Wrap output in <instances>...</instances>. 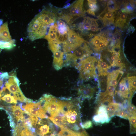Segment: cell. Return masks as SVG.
<instances>
[{
	"label": "cell",
	"mask_w": 136,
	"mask_h": 136,
	"mask_svg": "<svg viewBox=\"0 0 136 136\" xmlns=\"http://www.w3.org/2000/svg\"><path fill=\"white\" fill-rule=\"evenodd\" d=\"M84 0H78L67 4L62 8H53L56 18L61 19L71 26L76 20L84 16L86 12L83 7Z\"/></svg>",
	"instance_id": "cell-1"
},
{
	"label": "cell",
	"mask_w": 136,
	"mask_h": 136,
	"mask_svg": "<svg viewBox=\"0 0 136 136\" xmlns=\"http://www.w3.org/2000/svg\"><path fill=\"white\" fill-rule=\"evenodd\" d=\"M98 61L94 57L89 56L78 62L75 66L80 72V79L86 81L96 77V65Z\"/></svg>",
	"instance_id": "cell-2"
},
{
	"label": "cell",
	"mask_w": 136,
	"mask_h": 136,
	"mask_svg": "<svg viewBox=\"0 0 136 136\" xmlns=\"http://www.w3.org/2000/svg\"><path fill=\"white\" fill-rule=\"evenodd\" d=\"M50 26L37 15L29 23L27 28L28 37L32 41L44 37Z\"/></svg>",
	"instance_id": "cell-3"
},
{
	"label": "cell",
	"mask_w": 136,
	"mask_h": 136,
	"mask_svg": "<svg viewBox=\"0 0 136 136\" xmlns=\"http://www.w3.org/2000/svg\"><path fill=\"white\" fill-rule=\"evenodd\" d=\"M86 42L74 52L64 53L63 66H75L78 60H82L93 53L92 51Z\"/></svg>",
	"instance_id": "cell-4"
},
{
	"label": "cell",
	"mask_w": 136,
	"mask_h": 136,
	"mask_svg": "<svg viewBox=\"0 0 136 136\" xmlns=\"http://www.w3.org/2000/svg\"><path fill=\"white\" fill-rule=\"evenodd\" d=\"M86 41L74 30L68 27L67 37L62 44V49L64 54L73 52L80 47Z\"/></svg>",
	"instance_id": "cell-5"
},
{
	"label": "cell",
	"mask_w": 136,
	"mask_h": 136,
	"mask_svg": "<svg viewBox=\"0 0 136 136\" xmlns=\"http://www.w3.org/2000/svg\"><path fill=\"white\" fill-rule=\"evenodd\" d=\"M5 85L6 88L13 94L14 97L17 100L21 101H28L23 94L19 87V81L15 76V74L13 73L9 76Z\"/></svg>",
	"instance_id": "cell-6"
},
{
	"label": "cell",
	"mask_w": 136,
	"mask_h": 136,
	"mask_svg": "<svg viewBox=\"0 0 136 136\" xmlns=\"http://www.w3.org/2000/svg\"><path fill=\"white\" fill-rule=\"evenodd\" d=\"M8 23L6 22L0 27V48L11 50L14 46L9 30Z\"/></svg>",
	"instance_id": "cell-7"
},
{
	"label": "cell",
	"mask_w": 136,
	"mask_h": 136,
	"mask_svg": "<svg viewBox=\"0 0 136 136\" xmlns=\"http://www.w3.org/2000/svg\"><path fill=\"white\" fill-rule=\"evenodd\" d=\"M24 108L26 112L31 116L38 117L41 119L48 118L39 101L36 103H28L24 106Z\"/></svg>",
	"instance_id": "cell-8"
},
{
	"label": "cell",
	"mask_w": 136,
	"mask_h": 136,
	"mask_svg": "<svg viewBox=\"0 0 136 136\" xmlns=\"http://www.w3.org/2000/svg\"><path fill=\"white\" fill-rule=\"evenodd\" d=\"M56 19L57 26V41L61 45L67 39L69 25L63 20L58 18Z\"/></svg>",
	"instance_id": "cell-9"
},
{
	"label": "cell",
	"mask_w": 136,
	"mask_h": 136,
	"mask_svg": "<svg viewBox=\"0 0 136 136\" xmlns=\"http://www.w3.org/2000/svg\"><path fill=\"white\" fill-rule=\"evenodd\" d=\"M97 114L93 117L92 120L95 123L103 124L108 123L110 121L106 108V105L101 104L97 109Z\"/></svg>",
	"instance_id": "cell-10"
},
{
	"label": "cell",
	"mask_w": 136,
	"mask_h": 136,
	"mask_svg": "<svg viewBox=\"0 0 136 136\" xmlns=\"http://www.w3.org/2000/svg\"><path fill=\"white\" fill-rule=\"evenodd\" d=\"M57 24L56 21L50 26L47 34L44 37L48 41L49 46L60 45L57 41Z\"/></svg>",
	"instance_id": "cell-11"
},
{
	"label": "cell",
	"mask_w": 136,
	"mask_h": 136,
	"mask_svg": "<svg viewBox=\"0 0 136 136\" xmlns=\"http://www.w3.org/2000/svg\"><path fill=\"white\" fill-rule=\"evenodd\" d=\"M123 73V72L117 70L113 71L108 74L107 76V86H111L116 88Z\"/></svg>",
	"instance_id": "cell-12"
},
{
	"label": "cell",
	"mask_w": 136,
	"mask_h": 136,
	"mask_svg": "<svg viewBox=\"0 0 136 136\" xmlns=\"http://www.w3.org/2000/svg\"><path fill=\"white\" fill-rule=\"evenodd\" d=\"M95 90L94 87H91L89 85H82L78 89V94L83 98L90 99L93 96Z\"/></svg>",
	"instance_id": "cell-13"
},
{
	"label": "cell",
	"mask_w": 136,
	"mask_h": 136,
	"mask_svg": "<svg viewBox=\"0 0 136 136\" xmlns=\"http://www.w3.org/2000/svg\"><path fill=\"white\" fill-rule=\"evenodd\" d=\"M98 17L105 26L113 23L115 20L113 12L109 11L106 8L99 15Z\"/></svg>",
	"instance_id": "cell-14"
},
{
	"label": "cell",
	"mask_w": 136,
	"mask_h": 136,
	"mask_svg": "<svg viewBox=\"0 0 136 136\" xmlns=\"http://www.w3.org/2000/svg\"><path fill=\"white\" fill-rule=\"evenodd\" d=\"M53 53V66L55 70H59L63 67L64 53L61 50L57 51Z\"/></svg>",
	"instance_id": "cell-15"
},
{
	"label": "cell",
	"mask_w": 136,
	"mask_h": 136,
	"mask_svg": "<svg viewBox=\"0 0 136 136\" xmlns=\"http://www.w3.org/2000/svg\"><path fill=\"white\" fill-rule=\"evenodd\" d=\"M127 14L122 9L118 12L115 22V27L123 29L125 26L127 21Z\"/></svg>",
	"instance_id": "cell-16"
},
{
	"label": "cell",
	"mask_w": 136,
	"mask_h": 136,
	"mask_svg": "<svg viewBox=\"0 0 136 136\" xmlns=\"http://www.w3.org/2000/svg\"><path fill=\"white\" fill-rule=\"evenodd\" d=\"M126 78L122 79L119 83V89L118 92L119 95L122 97L128 99L130 101L129 99V91L127 84H126Z\"/></svg>",
	"instance_id": "cell-17"
},
{
	"label": "cell",
	"mask_w": 136,
	"mask_h": 136,
	"mask_svg": "<svg viewBox=\"0 0 136 136\" xmlns=\"http://www.w3.org/2000/svg\"><path fill=\"white\" fill-rule=\"evenodd\" d=\"M97 67L99 76H105L108 74V64L102 58L98 61Z\"/></svg>",
	"instance_id": "cell-18"
},
{
	"label": "cell",
	"mask_w": 136,
	"mask_h": 136,
	"mask_svg": "<svg viewBox=\"0 0 136 136\" xmlns=\"http://www.w3.org/2000/svg\"><path fill=\"white\" fill-rule=\"evenodd\" d=\"M136 76L129 77L127 78V85L129 91V99L130 100L136 90Z\"/></svg>",
	"instance_id": "cell-19"
},
{
	"label": "cell",
	"mask_w": 136,
	"mask_h": 136,
	"mask_svg": "<svg viewBox=\"0 0 136 136\" xmlns=\"http://www.w3.org/2000/svg\"><path fill=\"white\" fill-rule=\"evenodd\" d=\"M109 109V111L108 114L109 117L111 119L115 115L116 113L121 108V104L116 103H111L107 105Z\"/></svg>",
	"instance_id": "cell-20"
},
{
	"label": "cell",
	"mask_w": 136,
	"mask_h": 136,
	"mask_svg": "<svg viewBox=\"0 0 136 136\" xmlns=\"http://www.w3.org/2000/svg\"><path fill=\"white\" fill-rule=\"evenodd\" d=\"M12 110L13 115L18 122L23 121L24 119V112L20 107L14 106L12 107Z\"/></svg>",
	"instance_id": "cell-21"
},
{
	"label": "cell",
	"mask_w": 136,
	"mask_h": 136,
	"mask_svg": "<svg viewBox=\"0 0 136 136\" xmlns=\"http://www.w3.org/2000/svg\"><path fill=\"white\" fill-rule=\"evenodd\" d=\"M130 126V132L131 134L136 133V115H129L128 117Z\"/></svg>",
	"instance_id": "cell-22"
},
{
	"label": "cell",
	"mask_w": 136,
	"mask_h": 136,
	"mask_svg": "<svg viewBox=\"0 0 136 136\" xmlns=\"http://www.w3.org/2000/svg\"><path fill=\"white\" fill-rule=\"evenodd\" d=\"M106 8L109 11L113 12L119 9V5L115 1L110 0L108 1Z\"/></svg>",
	"instance_id": "cell-23"
},
{
	"label": "cell",
	"mask_w": 136,
	"mask_h": 136,
	"mask_svg": "<svg viewBox=\"0 0 136 136\" xmlns=\"http://www.w3.org/2000/svg\"><path fill=\"white\" fill-rule=\"evenodd\" d=\"M103 36L97 35L95 36L89 42V44L94 48L95 50H97L99 44L101 41Z\"/></svg>",
	"instance_id": "cell-24"
},
{
	"label": "cell",
	"mask_w": 136,
	"mask_h": 136,
	"mask_svg": "<svg viewBox=\"0 0 136 136\" xmlns=\"http://www.w3.org/2000/svg\"><path fill=\"white\" fill-rule=\"evenodd\" d=\"M1 99L8 103L15 104L17 103V100L14 97L13 95H11V93L10 94H7L4 95L1 98Z\"/></svg>",
	"instance_id": "cell-25"
},
{
	"label": "cell",
	"mask_w": 136,
	"mask_h": 136,
	"mask_svg": "<svg viewBox=\"0 0 136 136\" xmlns=\"http://www.w3.org/2000/svg\"><path fill=\"white\" fill-rule=\"evenodd\" d=\"M125 110L121 109L116 113L115 115L124 119H128L129 114L127 110Z\"/></svg>",
	"instance_id": "cell-26"
},
{
	"label": "cell",
	"mask_w": 136,
	"mask_h": 136,
	"mask_svg": "<svg viewBox=\"0 0 136 136\" xmlns=\"http://www.w3.org/2000/svg\"><path fill=\"white\" fill-rule=\"evenodd\" d=\"M40 134L42 136L47 134L49 132V127L46 124L43 125L41 126L39 128Z\"/></svg>",
	"instance_id": "cell-27"
},
{
	"label": "cell",
	"mask_w": 136,
	"mask_h": 136,
	"mask_svg": "<svg viewBox=\"0 0 136 136\" xmlns=\"http://www.w3.org/2000/svg\"><path fill=\"white\" fill-rule=\"evenodd\" d=\"M109 42L107 38L103 36L101 41L98 45L97 50H99L106 46L108 44Z\"/></svg>",
	"instance_id": "cell-28"
},
{
	"label": "cell",
	"mask_w": 136,
	"mask_h": 136,
	"mask_svg": "<svg viewBox=\"0 0 136 136\" xmlns=\"http://www.w3.org/2000/svg\"><path fill=\"white\" fill-rule=\"evenodd\" d=\"M98 30V25L97 22V20L93 19L90 28L91 33L97 31Z\"/></svg>",
	"instance_id": "cell-29"
},
{
	"label": "cell",
	"mask_w": 136,
	"mask_h": 136,
	"mask_svg": "<svg viewBox=\"0 0 136 136\" xmlns=\"http://www.w3.org/2000/svg\"><path fill=\"white\" fill-rule=\"evenodd\" d=\"M88 4L90 8L96 11L97 9V7L96 5L97 2L96 0H87Z\"/></svg>",
	"instance_id": "cell-30"
},
{
	"label": "cell",
	"mask_w": 136,
	"mask_h": 136,
	"mask_svg": "<svg viewBox=\"0 0 136 136\" xmlns=\"http://www.w3.org/2000/svg\"><path fill=\"white\" fill-rule=\"evenodd\" d=\"M92 122L88 120L82 123L81 127L82 128L88 129L92 127Z\"/></svg>",
	"instance_id": "cell-31"
},
{
	"label": "cell",
	"mask_w": 136,
	"mask_h": 136,
	"mask_svg": "<svg viewBox=\"0 0 136 136\" xmlns=\"http://www.w3.org/2000/svg\"><path fill=\"white\" fill-rule=\"evenodd\" d=\"M113 66H118L122 68L124 65L121 59L119 58L115 62Z\"/></svg>",
	"instance_id": "cell-32"
},
{
	"label": "cell",
	"mask_w": 136,
	"mask_h": 136,
	"mask_svg": "<svg viewBox=\"0 0 136 136\" xmlns=\"http://www.w3.org/2000/svg\"><path fill=\"white\" fill-rule=\"evenodd\" d=\"M7 80V79H5L3 78L0 75V92L3 91L2 89L4 87V85L5 84Z\"/></svg>",
	"instance_id": "cell-33"
},
{
	"label": "cell",
	"mask_w": 136,
	"mask_h": 136,
	"mask_svg": "<svg viewBox=\"0 0 136 136\" xmlns=\"http://www.w3.org/2000/svg\"><path fill=\"white\" fill-rule=\"evenodd\" d=\"M2 23H3L2 20L0 19V27H1L0 26L2 24Z\"/></svg>",
	"instance_id": "cell-34"
},
{
	"label": "cell",
	"mask_w": 136,
	"mask_h": 136,
	"mask_svg": "<svg viewBox=\"0 0 136 136\" xmlns=\"http://www.w3.org/2000/svg\"><path fill=\"white\" fill-rule=\"evenodd\" d=\"M1 51H2V49L0 48V53L1 52Z\"/></svg>",
	"instance_id": "cell-35"
}]
</instances>
